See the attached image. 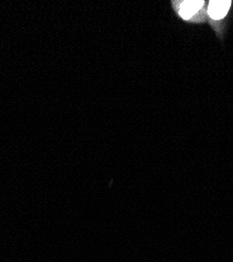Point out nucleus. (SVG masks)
<instances>
[{
  "label": "nucleus",
  "instance_id": "1",
  "mask_svg": "<svg viewBox=\"0 0 233 262\" xmlns=\"http://www.w3.org/2000/svg\"><path fill=\"white\" fill-rule=\"evenodd\" d=\"M230 7L231 2H222V0H219V2H210L208 8L209 16L215 20H220L227 15Z\"/></svg>",
  "mask_w": 233,
  "mask_h": 262
},
{
  "label": "nucleus",
  "instance_id": "2",
  "mask_svg": "<svg viewBox=\"0 0 233 262\" xmlns=\"http://www.w3.org/2000/svg\"><path fill=\"white\" fill-rule=\"evenodd\" d=\"M203 2H183L180 4L178 11L182 18L188 20L203 8Z\"/></svg>",
  "mask_w": 233,
  "mask_h": 262
}]
</instances>
